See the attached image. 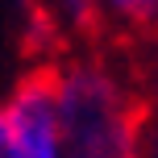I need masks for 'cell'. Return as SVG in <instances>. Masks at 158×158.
<instances>
[{
  "mask_svg": "<svg viewBox=\"0 0 158 158\" xmlns=\"http://www.w3.org/2000/svg\"><path fill=\"white\" fill-rule=\"evenodd\" d=\"M46 83L67 158H133L146 108L112 63L71 58Z\"/></svg>",
  "mask_w": 158,
  "mask_h": 158,
  "instance_id": "6da1fadb",
  "label": "cell"
},
{
  "mask_svg": "<svg viewBox=\"0 0 158 158\" xmlns=\"http://www.w3.org/2000/svg\"><path fill=\"white\" fill-rule=\"evenodd\" d=\"M0 158H67L46 75L21 79L0 96Z\"/></svg>",
  "mask_w": 158,
  "mask_h": 158,
  "instance_id": "7a4b0ae2",
  "label": "cell"
},
{
  "mask_svg": "<svg viewBox=\"0 0 158 158\" xmlns=\"http://www.w3.org/2000/svg\"><path fill=\"white\" fill-rule=\"evenodd\" d=\"M87 13L125 38H158V0H87Z\"/></svg>",
  "mask_w": 158,
  "mask_h": 158,
  "instance_id": "3957f363",
  "label": "cell"
},
{
  "mask_svg": "<svg viewBox=\"0 0 158 158\" xmlns=\"http://www.w3.org/2000/svg\"><path fill=\"white\" fill-rule=\"evenodd\" d=\"M142 108H146V117L158 121V38H154V46H150V58H146V67H142Z\"/></svg>",
  "mask_w": 158,
  "mask_h": 158,
  "instance_id": "277c9868",
  "label": "cell"
},
{
  "mask_svg": "<svg viewBox=\"0 0 158 158\" xmlns=\"http://www.w3.org/2000/svg\"><path fill=\"white\" fill-rule=\"evenodd\" d=\"M50 8H54L58 21H92V13H87V0H46Z\"/></svg>",
  "mask_w": 158,
  "mask_h": 158,
  "instance_id": "5b68a950",
  "label": "cell"
},
{
  "mask_svg": "<svg viewBox=\"0 0 158 158\" xmlns=\"http://www.w3.org/2000/svg\"><path fill=\"white\" fill-rule=\"evenodd\" d=\"M133 158H158V121L146 117L142 133H137V150H133Z\"/></svg>",
  "mask_w": 158,
  "mask_h": 158,
  "instance_id": "8992f818",
  "label": "cell"
}]
</instances>
